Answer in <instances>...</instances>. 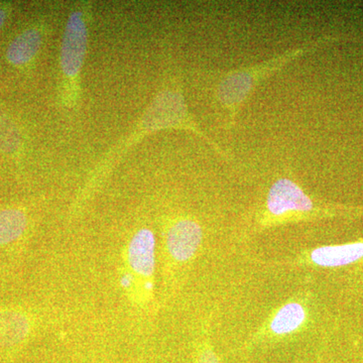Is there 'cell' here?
I'll return each instance as SVG.
<instances>
[{
    "label": "cell",
    "instance_id": "52a82bcc",
    "mask_svg": "<svg viewBox=\"0 0 363 363\" xmlns=\"http://www.w3.org/2000/svg\"><path fill=\"white\" fill-rule=\"evenodd\" d=\"M203 240L201 225L190 217H179L169 223L166 245L172 259L178 262L192 259Z\"/></svg>",
    "mask_w": 363,
    "mask_h": 363
},
{
    "label": "cell",
    "instance_id": "30bf717a",
    "mask_svg": "<svg viewBox=\"0 0 363 363\" xmlns=\"http://www.w3.org/2000/svg\"><path fill=\"white\" fill-rule=\"evenodd\" d=\"M30 332V321L23 313L0 309V346L21 343Z\"/></svg>",
    "mask_w": 363,
    "mask_h": 363
},
{
    "label": "cell",
    "instance_id": "8992f818",
    "mask_svg": "<svg viewBox=\"0 0 363 363\" xmlns=\"http://www.w3.org/2000/svg\"><path fill=\"white\" fill-rule=\"evenodd\" d=\"M307 262L321 269H350L352 272H362L363 277V238L314 248L308 253Z\"/></svg>",
    "mask_w": 363,
    "mask_h": 363
},
{
    "label": "cell",
    "instance_id": "ba28073f",
    "mask_svg": "<svg viewBox=\"0 0 363 363\" xmlns=\"http://www.w3.org/2000/svg\"><path fill=\"white\" fill-rule=\"evenodd\" d=\"M128 264L136 274L145 278L154 274L156 267V236L147 227L136 230L128 245Z\"/></svg>",
    "mask_w": 363,
    "mask_h": 363
},
{
    "label": "cell",
    "instance_id": "2e32d148",
    "mask_svg": "<svg viewBox=\"0 0 363 363\" xmlns=\"http://www.w3.org/2000/svg\"><path fill=\"white\" fill-rule=\"evenodd\" d=\"M145 290L152 291V288H154V284H152V281H147L145 283Z\"/></svg>",
    "mask_w": 363,
    "mask_h": 363
},
{
    "label": "cell",
    "instance_id": "5bb4252c",
    "mask_svg": "<svg viewBox=\"0 0 363 363\" xmlns=\"http://www.w3.org/2000/svg\"><path fill=\"white\" fill-rule=\"evenodd\" d=\"M198 363H220L211 348L207 347L200 353Z\"/></svg>",
    "mask_w": 363,
    "mask_h": 363
},
{
    "label": "cell",
    "instance_id": "7a4b0ae2",
    "mask_svg": "<svg viewBox=\"0 0 363 363\" xmlns=\"http://www.w3.org/2000/svg\"><path fill=\"white\" fill-rule=\"evenodd\" d=\"M93 4L74 2L67 14L59 52L57 97L62 108L77 111L83 99V70L89 51Z\"/></svg>",
    "mask_w": 363,
    "mask_h": 363
},
{
    "label": "cell",
    "instance_id": "9c48e42d",
    "mask_svg": "<svg viewBox=\"0 0 363 363\" xmlns=\"http://www.w3.org/2000/svg\"><path fill=\"white\" fill-rule=\"evenodd\" d=\"M307 320V311L301 303H286L274 313L267 330L272 336H286L302 328Z\"/></svg>",
    "mask_w": 363,
    "mask_h": 363
},
{
    "label": "cell",
    "instance_id": "9a60e30c",
    "mask_svg": "<svg viewBox=\"0 0 363 363\" xmlns=\"http://www.w3.org/2000/svg\"><path fill=\"white\" fill-rule=\"evenodd\" d=\"M133 277L130 274H124L121 278V285L125 289L130 288L131 285H133Z\"/></svg>",
    "mask_w": 363,
    "mask_h": 363
},
{
    "label": "cell",
    "instance_id": "5b68a950",
    "mask_svg": "<svg viewBox=\"0 0 363 363\" xmlns=\"http://www.w3.org/2000/svg\"><path fill=\"white\" fill-rule=\"evenodd\" d=\"M55 26L56 21H52L48 16H43L16 33L6 49L4 57L7 64L20 70L35 65L47 47Z\"/></svg>",
    "mask_w": 363,
    "mask_h": 363
},
{
    "label": "cell",
    "instance_id": "4fadbf2b",
    "mask_svg": "<svg viewBox=\"0 0 363 363\" xmlns=\"http://www.w3.org/2000/svg\"><path fill=\"white\" fill-rule=\"evenodd\" d=\"M11 13V4L9 2H0V32L4 28Z\"/></svg>",
    "mask_w": 363,
    "mask_h": 363
},
{
    "label": "cell",
    "instance_id": "7c38bea8",
    "mask_svg": "<svg viewBox=\"0 0 363 363\" xmlns=\"http://www.w3.org/2000/svg\"><path fill=\"white\" fill-rule=\"evenodd\" d=\"M23 138L20 128L7 112L0 107V152L9 157L21 154Z\"/></svg>",
    "mask_w": 363,
    "mask_h": 363
},
{
    "label": "cell",
    "instance_id": "8fae6325",
    "mask_svg": "<svg viewBox=\"0 0 363 363\" xmlns=\"http://www.w3.org/2000/svg\"><path fill=\"white\" fill-rule=\"evenodd\" d=\"M28 227V217L18 208L0 210V245L18 240Z\"/></svg>",
    "mask_w": 363,
    "mask_h": 363
},
{
    "label": "cell",
    "instance_id": "6da1fadb",
    "mask_svg": "<svg viewBox=\"0 0 363 363\" xmlns=\"http://www.w3.org/2000/svg\"><path fill=\"white\" fill-rule=\"evenodd\" d=\"M167 130L191 131L199 136L224 159L228 156L204 130L200 128L192 112L189 109L180 77L169 75L162 81L156 94L150 100L130 135H125L111 147L101 161L98 162L92 173V182L99 180L111 169L112 166L126 154L128 150L145 136Z\"/></svg>",
    "mask_w": 363,
    "mask_h": 363
},
{
    "label": "cell",
    "instance_id": "3957f363",
    "mask_svg": "<svg viewBox=\"0 0 363 363\" xmlns=\"http://www.w3.org/2000/svg\"><path fill=\"white\" fill-rule=\"evenodd\" d=\"M363 217V208L328 203L315 199L305 193L295 181L281 178L272 184L267 193L264 209L257 224L259 228H269L301 221L320 219Z\"/></svg>",
    "mask_w": 363,
    "mask_h": 363
},
{
    "label": "cell",
    "instance_id": "277c9868",
    "mask_svg": "<svg viewBox=\"0 0 363 363\" xmlns=\"http://www.w3.org/2000/svg\"><path fill=\"white\" fill-rule=\"evenodd\" d=\"M335 40L332 35L318 38L255 65L226 72L216 88L217 100L221 108L225 111L226 128H231L235 125L238 113L260 83L278 73L295 60L305 56L308 52L316 51L319 48L330 44Z\"/></svg>",
    "mask_w": 363,
    "mask_h": 363
}]
</instances>
